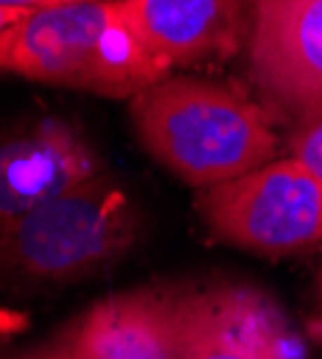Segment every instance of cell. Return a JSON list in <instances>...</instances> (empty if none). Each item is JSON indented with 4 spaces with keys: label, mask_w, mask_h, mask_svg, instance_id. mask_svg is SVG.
<instances>
[{
    "label": "cell",
    "mask_w": 322,
    "mask_h": 359,
    "mask_svg": "<svg viewBox=\"0 0 322 359\" xmlns=\"http://www.w3.org/2000/svg\"><path fill=\"white\" fill-rule=\"evenodd\" d=\"M138 144L175 178L204 190L276 161L265 109L239 86L210 78H164L133 98Z\"/></svg>",
    "instance_id": "6da1fadb"
},
{
    "label": "cell",
    "mask_w": 322,
    "mask_h": 359,
    "mask_svg": "<svg viewBox=\"0 0 322 359\" xmlns=\"http://www.w3.org/2000/svg\"><path fill=\"white\" fill-rule=\"evenodd\" d=\"M141 233L133 198L109 175L0 222V276L75 282L124 259Z\"/></svg>",
    "instance_id": "7a4b0ae2"
},
{
    "label": "cell",
    "mask_w": 322,
    "mask_h": 359,
    "mask_svg": "<svg viewBox=\"0 0 322 359\" xmlns=\"http://www.w3.org/2000/svg\"><path fill=\"white\" fill-rule=\"evenodd\" d=\"M199 213L216 238L239 250L308 253L322 242V178L297 158H276L199 190Z\"/></svg>",
    "instance_id": "3957f363"
},
{
    "label": "cell",
    "mask_w": 322,
    "mask_h": 359,
    "mask_svg": "<svg viewBox=\"0 0 322 359\" xmlns=\"http://www.w3.org/2000/svg\"><path fill=\"white\" fill-rule=\"evenodd\" d=\"M250 78L300 127L322 115V0H250Z\"/></svg>",
    "instance_id": "277c9868"
},
{
    "label": "cell",
    "mask_w": 322,
    "mask_h": 359,
    "mask_svg": "<svg viewBox=\"0 0 322 359\" xmlns=\"http://www.w3.org/2000/svg\"><path fill=\"white\" fill-rule=\"evenodd\" d=\"M182 293L138 287L95 302L41 348L46 359H182Z\"/></svg>",
    "instance_id": "5b68a950"
},
{
    "label": "cell",
    "mask_w": 322,
    "mask_h": 359,
    "mask_svg": "<svg viewBox=\"0 0 322 359\" xmlns=\"http://www.w3.org/2000/svg\"><path fill=\"white\" fill-rule=\"evenodd\" d=\"M112 9L115 0H95L23 12L0 32V69L86 93Z\"/></svg>",
    "instance_id": "8992f818"
},
{
    "label": "cell",
    "mask_w": 322,
    "mask_h": 359,
    "mask_svg": "<svg viewBox=\"0 0 322 359\" xmlns=\"http://www.w3.org/2000/svg\"><path fill=\"white\" fill-rule=\"evenodd\" d=\"M182 359H302L274 299L245 285L182 293Z\"/></svg>",
    "instance_id": "52a82bcc"
},
{
    "label": "cell",
    "mask_w": 322,
    "mask_h": 359,
    "mask_svg": "<svg viewBox=\"0 0 322 359\" xmlns=\"http://www.w3.org/2000/svg\"><path fill=\"white\" fill-rule=\"evenodd\" d=\"M95 147L64 118L0 138V222L23 216L101 175Z\"/></svg>",
    "instance_id": "ba28073f"
},
{
    "label": "cell",
    "mask_w": 322,
    "mask_h": 359,
    "mask_svg": "<svg viewBox=\"0 0 322 359\" xmlns=\"http://www.w3.org/2000/svg\"><path fill=\"white\" fill-rule=\"evenodd\" d=\"M130 9L170 69L233 55L245 29V0H130Z\"/></svg>",
    "instance_id": "9c48e42d"
},
{
    "label": "cell",
    "mask_w": 322,
    "mask_h": 359,
    "mask_svg": "<svg viewBox=\"0 0 322 359\" xmlns=\"http://www.w3.org/2000/svg\"><path fill=\"white\" fill-rule=\"evenodd\" d=\"M290 158H297L322 178V115L297 130L294 144H290Z\"/></svg>",
    "instance_id": "30bf717a"
},
{
    "label": "cell",
    "mask_w": 322,
    "mask_h": 359,
    "mask_svg": "<svg viewBox=\"0 0 322 359\" xmlns=\"http://www.w3.org/2000/svg\"><path fill=\"white\" fill-rule=\"evenodd\" d=\"M23 12H15V9H6V6H0V32L9 26V23H15L18 18H20Z\"/></svg>",
    "instance_id": "8fae6325"
},
{
    "label": "cell",
    "mask_w": 322,
    "mask_h": 359,
    "mask_svg": "<svg viewBox=\"0 0 322 359\" xmlns=\"http://www.w3.org/2000/svg\"><path fill=\"white\" fill-rule=\"evenodd\" d=\"M67 4H95V0H52V6H67Z\"/></svg>",
    "instance_id": "7c38bea8"
},
{
    "label": "cell",
    "mask_w": 322,
    "mask_h": 359,
    "mask_svg": "<svg viewBox=\"0 0 322 359\" xmlns=\"http://www.w3.org/2000/svg\"><path fill=\"white\" fill-rule=\"evenodd\" d=\"M20 359H46V356H43V353H41V348H38V351H32V353H23Z\"/></svg>",
    "instance_id": "4fadbf2b"
},
{
    "label": "cell",
    "mask_w": 322,
    "mask_h": 359,
    "mask_svg": "<svg viewBox=\"0 0 322 359\" xmlns=\"http://www.w3.org/2000/svg\"><path fill=\"white\" fill-rule=\"evenodd\" d=\"M319 302H322V273H319Z\"/></svg>",
    "instance_id": "5bb4252c"
}]
</instances>
